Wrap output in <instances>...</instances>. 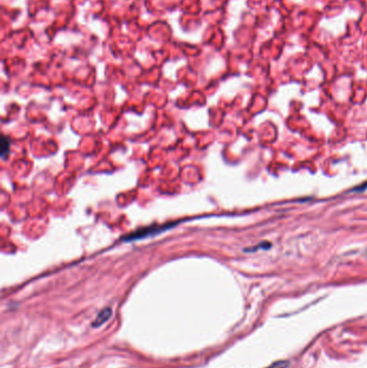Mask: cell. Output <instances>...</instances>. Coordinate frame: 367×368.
Returning a JSON list of instances; mask_svg holds the SVG:
<instances>
[{
    "mask_svg": "<svg viewBox=\"0 0 367 368\" xmlns=\"http://www.w3.org/2000/svg\"><path fill=\"white\" fill-rule=\"evenodd\" d=\"M111 315H112V311H111L110 308H106L103 311H100L99 315L97 316V318L95 320V322L93 323V326L98 327L102 324H104V323H106L110 319Z\"/></svg>",
    "mask_w": 367,
    "mask_h": 368,
    "instance_id": "2",
    "label": "cell"
},
{
    "mask_svg": "<svg viewBox=\"0 0 367 368\" xmlns=\"http://www.w3.org/2000/svg\"><path fill=\"white\" fill-rule=\"evenodd\" d=\"M9 149H10V143L7 137H3V141H2V156L3 159H5L6 156L9 154Z\"/></svg>",
    "mask_w": 367,
    "mask_h": 368,
    "instance_id": "3",
    "label": "cell"
},
{
    "mask_svg": "<svg viewBox=\"0 0 367 368\" xmlns=\"http://www.w3.org/2000/svg\"><path fill=\"white\" fill-rule=\"evenodd\" d=\"M177 223H170V224L167 225H161V226H152V227H147V228H141L135 233L129 234L126 237L123 238L124 241H132V240H138L141 238H146V237H150L152 235H157V234H160L166 229L171 228V226H175Z\"/></svg>",
    "mask_w": 367,
    "mask_h": 368,
    "instance_id": "1",
    "label": "cell"
},
{
    "mask_svg": "<svg viewBox=\"0 0 367 368\" xmlns=\"http://www.w3.org/2000/svg\"><path fill=\"white\" fill-rule=\"evenodd\" d=\"M287 362H278V363H275L273 366L268 367V368H285L287 366Z\"/></svg>",
    "mask_w": 367,
    "mask_h": 368,
    "instance_id": "4",
    "label": "cell"
}]
</instances>
